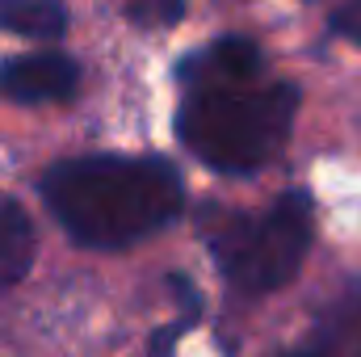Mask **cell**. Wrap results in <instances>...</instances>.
<instances>
[{
  "mask_svg": "<svg viewBox=\"0 0 361 357\" xmlns=\"http://www.w3.org/2000/svg\"><path fill=\"white\" fill-rule=\"evenodd\" d=\"M302 349L311 357H361V290H345L319 311Z\"/></svg>",
  "mask_w": 361,
  "mask_h": 357,
  "instance_id": "obj_5",
  "label": "cell"
},
{
  "mask_svg": "<svg viewBox=\"0 0 361 357\" xmlns=\"http://www.w3.org/2000/svg\"><path fill=\"white\" fill-rule=\"evenodd\" d=\"M336 30H341V34H349L353 42H361V0L336 13Z\"/></svg>",
  "mask_w": 361,
  "mask_h": 357,
  "instance_id": "obj_9",
  "label": "cell"
},
{
  "mask_svg": "<svg viewBox=\"0 0 361 357\" xmlns=\"http://www.w3.org/2000/svg\"><path fill=\"white\" fill-rule=\"evenodd\" d=\"M277 357H311V353H307V349L298 345V349H290V353H277Z\"/></svg>",
  "mask_w": 361,
  "mask_h": 357,
  "instance_id": "obj_10",
  "label": "cell"
},
{
  "mask_svg": "<svg viewBox=\"0 0 361 357\" xmlns=\"http://www.w3.org/2000/svg\"><path fill=\"white\" fill-rule=\"evenodd\" d=\"M30 261H34V223L13 198H0V294L25 277Z\"/></svg>",
  "mask_w": 361,
  "mask_h": 357,
  "instance_id": "obj_6",
  "label": "cell"
},
{
  "mask_svg": "<svg viewBox=\"0 0 361 357\" xmlns=\"http://www.w3.org/2000/svg\"><path fill=\"white\" fill-rule=\"evenodd\" d=\"M42 202L85 248H130L169 227L185 206L180 173L152 156H80L42 177Z\"/></svg>",
  "mask_w": 361,
  "mask_h": 357,
  "instance_id": "obj_2",
  "label": "cell"
},
{
  "mask_svg": "<svg viewBox=\"0 0 361 357\" xmlns=\"http://www.w3.org/2000/svg\"><path fill=\"white\" fill-rule=\"evenodd\" d=\"M122 8L139 25H177L185 13V0H122Z\"/></svg>",
  "mask_w": 361,
  "mask_h": 357,
  "instance_id": "obj_8",
  "label": "cell"
},
{
  "mask_svg": "<svg viewBox=\"0 0 361 357\" xmlns=\"http://www.w3.org/2000/svg\"><path fill=\"white\" fill-rule=\"evenodd\" d=\"M177 139L219 173H257L286 147L298 89L273 80L257 42L219 38L177 68Z\"/></svg>",
  "mask_w": 361,
  "mask_h": 357,
  "instance_id": "obj_1",
  "label": "cell"
},
{
  "mask_svg": "<svg viewBox=\"0 0 361 357\" xmlns=\"http://www.w3.org/2000/svg\"><path fill=\"white\" fill-rule=\"evenodd\" d=\"M0 30L51 42L68 30V13L59 0H0Z\"/></svg>",
  "mask_w": 361,
  "mask_h": 357,
  "instance_id": "obj_7",
  "label": "cell"
},
{
  "mask_svg": "<svg viewBox=\"0 0 361 357\" xmlns=\"http://www.w3.org/2000/svg\"><path fill=\"white\" fill-rule=\"evenodd\" d=\"M311 231H315L311 198L286 193L261 214H227L210 231V253L240 294H269L302 269Z\"/></svg>",
  "mask_w": 361,
  "mask_h": 357,
  "instance_id": "obj_3",
  "label": "cell"
},
{
  "mask_svg": "<svg viewBox=\"0 0 361 357\" xmlns=\"http://www.w3.org/2000/svg\"><path fill=\"white\" fill-rule=\"evenodd\" d=\"M80 85V68L59 51H34L0 63V97L17 105H55Z\"/></svg>",
  "mask_w": 361,
  "mask_h": 357,
  "instance_id": "obj_4",
  "label": "cell"
}]
</instances>
